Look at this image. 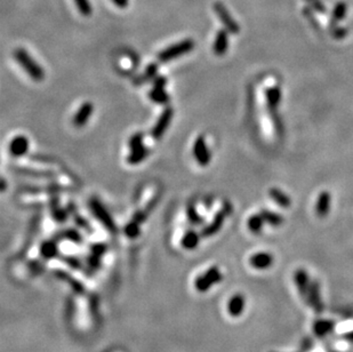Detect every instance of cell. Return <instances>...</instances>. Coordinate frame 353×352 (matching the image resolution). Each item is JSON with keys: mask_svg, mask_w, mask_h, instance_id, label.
<instances>
[{"mask_svg": "<svg viewBox=\"0 0 353 352\" xmlns=\"http://www.w3.org/2000/svg\"><path fill=\"white\" fill-rule=\"evenodd\" d=\"M14 57L17 62L20 63V66L23 68V70L27 72L30 77L34 79V80L40 81L44 79L45 73L44 70L41 69V67L35 62V61L32 59L27 50L23 48H17L15 52H14Z\"/></svg>", "mask_w": 353, "mask_h": 352, "instance_id": "obj_1", "label": "cell"}, {"mask_svg": "<svg viewBox=\"0 0 353 352\" xmlns=\"http://www.w3.org/2000/svg\"><path fill=\"white\" fill-rule=\"evenodd\" d=\"M194 48V41L192 39H185V40L179 41L177 44L169 46L168 48L164 49L163 52L159 53L158 59L160 62H169V61L178 59L184 54H188Z\"/></svg>", "mask_w": 353, "mask_h": 352, "instance_id": "obj_2", "label": "cell"}, {"mask_svg": "<svg viewBox=\"0 0 353 352\" xmlns=\"http://www.w3.org/2000/svg\"><path fill=\"white\" fill-rule=\"evenodd\" d=\"M223 275L219 268L217 267H212L211 269L203 274L201 276L198 277L194 282V286H196V289L198 292H207L208 289L212 288L215 283L222 282Z\"/></svg>", "mask_w": 353, "mask_h": 352, "instance_id": "obj_3", "label": "cell"}, {"mask_svg": "<svg viewBox=\"0 0 353 352\" xmlns=\"http://www.w3.org/2000/svg\"><path fill=\"white\" fill-rule=\"evenodd\" d=\"M305 302L315 310L317 315L322 314L323 303L321 299V288H320V282L318 280H311V282H310L308 296H306Z\"/></svg>", "mask_w": 353, "mask_h": 352, "instance_id": "obj_4", "label": "cell"}, {"mask_svg": "<svg viewBox=\"0 0 353 352\" xmlns=\"http://www.w3.org/2000/svg\"><path fill=\"white\" fill-rule=\"evenodd\" d=\"M193 156H194V159L197 160V163L203 167L207 166V165L212 161V152L211 150L208 149L206 140H205L203 135L198 136L196 142H194Z\"/></svg>", "mask_w": 353, "mask_h": 352, "instance_id": "obj_5", "label": "cell"}, {"mask_svg": "<svg viewBox=\"0 0 353 352\" xmlns=\"http://www.w3.org/2000/svg\"><path fill=\"white\" fill-rule=\"evenodd\" d=\"M89 207L92 208L93 214L95 215L97 220H100L101 223L104 226H106L110 231H114L116 230V225H114V222L109 214V211L106 210V207L101 204L100 200L93 198L89 201Z\"/></svg>", "mask_w": 353, "mask_h": 352, "instance_id": "obj_6", "label": "cell"}, {"mask_svg": "<svg viewBox=\"0 0 353 352\" xmlns=\"http://www.w3.org/2000/svg\"><path fill=\"white\" fill-rule=\"evenodd\" d=\"M174 117V109L173 107H166V109L163 111L161 116L158 119L157 124L154 125V127L152 128V132H151V135L154 140H160L163 136L165 135L166 131L171 125V121Z\"/></svg>", "mask_w": 353, "mask_h": 352, "instance_id": "obj_7", "label": "cell"}, {"mask_svg": "<svg viewBox=\"0 0 353 352\" xmlns=\"http://www.w3.org/2000/svg\"><path fill=\"white\" fill-rule=\"evenodd\" d=\"M294 282H295V285H296L298 294H300V296L305 301L306 296H308L310 282H311V279H310L308 271L302 268L297 269L294 274Z\"/></svg>", "mask_w": 353, "mask_h": 352, "instance_id": "obj_8", "label": "cell"}, {"mask_svg": "<svg viewBox=\"0 0 353 352\" xmlns=\"http://www.w3.org/2000/svg\"><path fill=\"white\" fill-rule=\"evenodd\" d=\"M273 262H275V258L266 251H258V253L251 255L249 258L250 267L256 270H268L272 267Z\"/></svg>", "mask_w": 353, "mask_h": 352, "instance_id": "obj_9", "label": "cell"}, {"mask_svg": "<svg viewBox=\"0 0 353 352\" xmlns=\"http://www.w3.org/2000/svg\"><path fill=\"white\" fill-rule=\"evenodd\" d=\"M215 12L217 14L219 19H221V22L224 25L226 30H228L230 34L237 35L239 34L240 29L238 23H236V21L232 19L231 15H230L228 10L225 9V7L221 5V3H216L215 5Z\"/></svg>", "mask_w": 353, "mask_h": 352, "instance_id": "obj_10", "label": "cell"}, {"mask_svg": "<svg viewBox=\"0 0 353 352\" xmlns=\"http://www.w3.org/2000/svg\"><path fill=\"white\" fill-rule=\"evenodd\" d=\"M10 154L15 158H21L25 156L29 151V140L23 135H19L10 142L9 144Z\"/></svg>", "mask_w": 353, "mask_h": 352, "instance_id": "obj_11", "label": "cell"}, {"mask_svg": "<svg viewBox=\"0 0 353 352\" xmlns=\"http://www.w3.org/2000/svg\"><path fill=\"white\" fill-rule=\"evenodd\" d=\"M245 307H246V300H245V296L243 294L238 293L229 300V303H228L229 315L233 318L240 317V316L244 314Z\"/></svg>", "mask_w": 353, "mask_h": 352, "instance_id": "obj_12", "label": "cell"}, {"mask_svg": "<svg viewBox=\"0 0 353 352\" xmlns=\"http://www.w3.org/2000/svg\"><path fill=\"white\" fill-rule=\"evenodd\" d=\"M226 216H229V215L226 214V211L222 208V210L215 215L214 220H212V223L208 224L206 228H204L201 235H203L204 237H212V236L216 235V233H217L223 226V223H224V220Z\"/></svg>", "mask_w": 353, "mask_h": 352, "instance_id": "obj_13", "label": "cell"}, {"mask_svg": "<svg viewBox=\"0 0 353 352\" xmlns=\"http://www.w3.org/2000/svg\"><path fill=\"white\" fill-rule=\"evenodd\" d=\"M265 98L270 112H276L280 102H282V89H280L278 86H272V87L266 88Z\"/></svg>", "mask_w": 353, "mask_h": 352, "instance_id": "obj_14", "label": "cell"}, {"mask_svg": "<svg viewBox=\"0 0 353 352\" xmlns=\"http://www.w3.org/2000/svg\"><path fill=\"white\" fill-rule=\"evenodd\" d=\"M331 207V196L328 191H322L318 196L316 204V214L319 217H326Z\"/></svg>", "mask_w": 353, "mask_h": 352, "instance_id": "obj_15", "label": "cell"}, {"mask_svg": "<svg viewBox=\"0 0 353 352\" xmlns=\"http://www.w3.org/2000/svg\"><path fill=\"white\" fill-rule=\"evenodd\" d=\"M93 111H94V106L91 102H85L79 107L78 112L75 113L73 118V124L77 127H82L88 123V119L92 117Z\"/></svg>", "mask_w": 353, "mask_h": 352, "instance_id": "obj_16", "label": "cell"}, {"mask_svg": "<svg viewBox=\"0 0 353 352\" xmlns=\"http://www.w3.org/2000/svg\"><path fill=\"white\" fill-rule=\"evenodd\" d=\"M229 48V35L225 30H219L216 34V38L212 46V50L217 56H222L228 52Z\"/></svg>", "mask_w": 353, "mask_h": 352, "instance_id": "obj_17", "label": "cell"}, {"mask_svg": "<svg viewBox=\"0 0 353 352\" xmlns=\"http://www.w3.org/2000/svg\"><path fill=\"white\" fill-rule=\"evenodd\" d=\"M335 322L327 319H319L313 324V333L317 337H325L334 330Z\"/></svg>", "mask_w": 353, "mask_h": 352, "instance_id": "obj_18", "label": "cell"}, {"mask_svg": "<svg viewBox=\"0 0 353 352\" xmlns=\"http://www.w3.org/2000/svg\"><path fill=\"white\" fill-rule=\"evenodd\" d=\"M269 196H270V198H271L277 205H278V206L282 207V208L290 207L291 200L289 197H288L286 193L282 191V190H280L278 188L270 189Z\"/></svg>", "mask_w": 353, "mask_h": 352, "instance_id": "obj_19", "label": "cell"}, {"mask_svg": "<svg viewBox=\"0 0 353 352\" xmlns=\"http://www.w3.org/2000/svg\"><path fill=\"white\" fill-rule=\"evenodd\" d=\"M259 215H261L264 223L270 224L272 226H280L283 223V217L282 215L275 213V211H271L269 210H262L259 211Z\"/></svg>", "mask_w": 353, "mask_h": 352, "instance_id": "obj_20", "label": "cell"}, {"mask_svg": "<svg viewBox=\"0 0 353 352\" xmlns=\"http://www.w3.org/2000/svg\"><path fill=\"white\" fill-rule=\"evenodd\" d=\"M149 154V151H147L146 146H139L134 150H131V154L128 156V163L132 165H136L142 163V161L145 159Z\"/></svg>", "mask_w": 353, "mask_h": 352, "instance_id": "obj_21", "label": "cell"}, {"mask_svg": "<svg viewBox=\"0 0 353 352\" xmlns=\"http://www.w3.org/2000/svg\"><path fill=\"white\" fill-rule=\"evenodd\" d=\"M200 236L196 231H189L185 233V236L182 239V246L185 249H194L199 245Z\"/></svg>", "mask_w": 353, "mask_h": 352, "instance_id": "obj_22", "label": "cell"}, {"mask_svg": "<svg viewBox=\"0 0 353 352\" xmlns=\"http://www.w3.org/2000/svg\"><path fill=\"white\" fill-rule=\"evenodd\" d=\"M248 229H249V231L251 233H254V235H259L263 231V225H264V221H263V218L261 215H257V214H254L251 215V216L249 217V220H248Z\"/></svg>", "mask_w": 353, "mask_h": 352, "instance_id": "obj_23", "label": "cell"}, {"mask_svg": "<svg viewBox=\"0 0 353 352\" xmlns=\"http://www.w3.org/2000/svg\"><path fill=\"white\" fill-rule=\"evenodd\" d=\"M150 99L158 104H167L169 102V96L166 93L165 88L153 87L149 93Z\"/></svg>", "mask_w": 353, "mask_h": 352, "instance_id": "obj_24", "label": "cell"}, {"mask_svg": "<svg viewBox=\"0 0 353 352\" xmlns=\"http://www.w3.org/2000/svg\"><path fill=\"white\" fill-rule=\"evenodd\" d=\"M186 214H188L190 223H192L194 225H200L204 223V218L198 214L196 207H194L193 205H189L188 210H186Z\"/></svg>", "mask_w": 353, "mask_h": 352, "instance_id": "obj_25", "label": "cell"}, {"mask_svg": "<svg viewBox=\"0 0 353 352\" xmlns=\"http://www.w3.org/2000/svg\"><path fill=\"white\" fill-rule=\"evenodd\" d=\"M75 5H77L79 12H80L82 15L88 16L92 14V6L89 5L88 0H74Z\"/></svg>", "mask_w": 353, "mask_h": 352, "instance_id": "obj_26", "label": "cell"}, {"mask_svg": "<svg viewBox=\"0 0 353 352\" xmlns=\"http://www.w3.org/2000/svg\"><path fill=\"white\" fill-rule=\"evenodd\" d=\"M142 145H143V134L142 133H136V134L133 135L131 140H129V148H131V150H134Z\"/></svg>", "mask_w": 353, "mask_h": 352, "instance_id": "obj_27", "label": "cell"}, {"mask_svg": "<svg viewBox=\"0 0 353 352\" xmlns=\"http://www.w3.org/2000/svg\"><path fill=\"white\" fill-rule=\"evenodd\" d=\"M125 231L126 235H128L129 237H136L140 233V223L133 220V222L126 226Z\"/></svg>", "mask_w": 353, "mask_h": 352, "instance_id": "obj_28", "label": "cell"}, {"mask_svg": "<svg viewBox=\"0 0 353 352\" xmlns=\"http://www.w3.org/2000/svg\"><path fill=\"white\" fill-rule=\"evenodd\" d=\"M157 73H158L157 64H150V66L146 68L145 73H144V79H145V80L154 79L157 77Z\"/></svg>", "mask_w": 353, "mask_h": 352, "instance_id": "obj_29", "label": "cell"}, {"mask_svg": "<svg viewBox=\"0 0 353 352\" xmlns=\"http://www.w3.org/2000/svg\"><path fill=\"white\" fill-rule=\"evenodd\" d=\"M41 251L45 256H53L56 253V245L54 243H46L42 246Z\"/></svg>", "mask_w": 353, "mask_h": 352, "instance_id": "obj_30", "label": "cell"}, {"mask_svg": "<svg viewBox=\"0 0 353 352\" xmlns=\"http://www.w3.org/2000/svg\"><path fill=\"white\" fill-rule=\"evenodd\" d=\"M345 15V6L344 5H338L336 6V8H335V12H334V20L335 21H340L342 17H343Z\"/></svg>", "mask_w": 353, "mask_h": 352, "instance_id": "obj_31", "label": "cell"}, {"mask_svg": "<svg viewBox=\"0 0 353 352\" xmlns=\"http://www.w3.org/2000/svg\"><path fill=\"white\" fill-rule=\"evenodd\" d=\"M53 215L57 218V220H59V222H64V220H66V218H67V213H66V211H64L63 210H60L59 207L54 208Z\"/></svg>", "mask_w": 353, "mask_h": 352, "instance_id": "obj_32", "label": "cell"}, {"mask_svg": "<svg viewBox=\"0 0 353 352\" xmlns=\"http://www.w3.org/2000/svg\"><path fill=\"white\" fill-rule=\"evenodd\" d=\"M166 82H167V79H166L165 77H161V75H157V77L153 79V87L165 88Z\"/></svg>", "mask_w": 353, "mask_h": 352, "instance_id": "obj_33", "label": "cell"}, {"mask_svg": "<svg viewBox=\"0 0 353 352\" xmlns=\"http://www.w3.org/2000/svg\"><path fill=\"white\" fill-rule=\"evenodd\" d=\"M333 37L335 39H343L345 35H348V30H344V29H336L334 32H331Z\"/></svg>", "mask_w": 353, "mask_h": 352, "instance_id": "obj_34", "label": "cell"}, {"mask_svg": "<svg viewBox=\"0 0 353 352\" xmlns=\"http://www.w3.org/2000/svg\"><path fill=\"white\" fill-rule=\"evenodd\" d=\"M113 3L120 8H125L128 6V0H112Z\"/></svg>", "mask_w": 353, "mask_h": 352, "instance_id": "obj_35", "label": "cell"}, {"mask_svg": "<svg viewBox=\"0 0 353 352\" xmlns=\"http://www.w3.org/2000/svg\"><path fill=\"white\" fill-rule=\"evenodd\" d=\"M345 339H347L348 341H350V342L353 343V332L347 334V335H345Z\"/></svg>", "mask_w": 353, "mask_h": 352, "instance_id": "obj_36", "label": "cell"}]
</instances>
